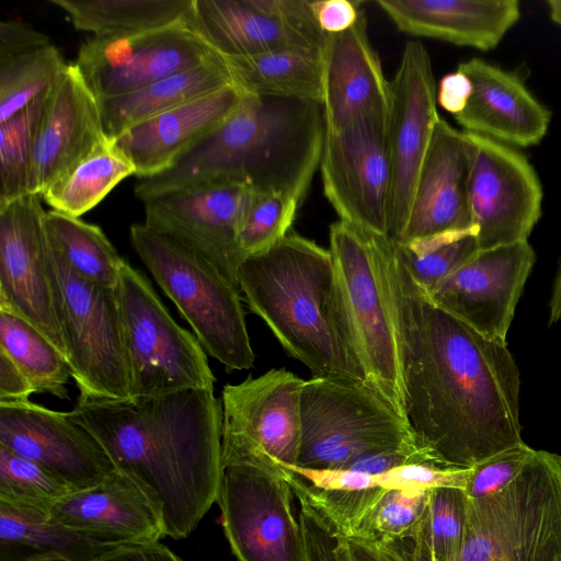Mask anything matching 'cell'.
Wrapping results in <instances>:
<instances>
[{"mask_svg": "<svg viewBox=\"0 0 561 561\" xmlns=\"http://www.w3.org/2000/svg\"><path fill=\"white\" fill-rule=\"evenodd\" d=\"M393 321L405 420L442 467L470 469L523 442L519 370L507 343L438 307L410 275L397 242L369 233Z\"/></svg>", "mask_w": 561, "mask_h": 561, "instance_id": "cell-1", "label": "cell"}, {"mask_svg": "<svg viewBox=\"0 0 561 561\" xmlns=\"http://www.w3.org/2000/svg\"><path fill=\"white\" fill-rule=\"evenodd\" d=\"M70 416L159 504L167 537L186 538L217 502L222 407L214 389L78 402Z\"/></svg>", "mask_w": 561, "mask_h": 561, "instance_id": "cell-2", "label": "cell"}, {"mask_svg": "<svg viewBox=\"0 0 561 561\" xmlns=\"http://www.w3.org/2000/svg\"><path fill=\"white\" fill-rule=\"evenodd\" d=\"M323 137L321 103L244 93L224 124L169 170L138 179L134 193L146 202L198 183L234 181L301 204L320 165Z\"/></svg>", "mask_w": 561, "mask_h": 561, "instance_id": "cell-3", "label": "cell"}, {"mask_svg": "<svg viewBox=\"0 0 561 561\" xmlns=\"http://www.w3.org/2000/svg\"><path fill=\"white\" fill-rule=\"evenodd\" d=\"M250 310L313 376L366 381L332 253L289 231L237 275Z\"/></svg>", "mask_w": 561, "mask_h": 561, "instance_id": "cell-4", "label": "cell"}, {"mask_svg": "<svg viewBox=\"0 0 561 561\" xmlns=\"http://www.w3.org/2000/svg\"><path fill=\"white\" fill-rule=\"evenodd\" d=\"M130 242L205 352L228 373L251 368L254 352L240 289L205 257L144 222L130 227Z\"/></svg>", "mask_w": 561, "mask_h": 561, "instance_id": "cell-5", "label": "cell"}, {"mask_svg": "<svg viewBox=\"0 0 561 561\" xmlns=\"http://www.w3.org/2000/svg\"><path fill=\"white\" fill-rule=\"evenodd\" d=\"M459 561H561V456L536 450L504 490L468 499Z\"/></svg>", "mask_w": 561, "mask_h": 561, "instance_id": "cell-6", "label": "cell"}, {"mask_svg": "<svg viewBox=\"0 0 561 561\" xmlns=\"http://www.w3.org/2000/svg\"><path fill=\"white\" fill-rule=\"evenodd\" d=\"M417 444L408 422L368 382L322 376L304 381L298 467L345 469L362 456Z\"/></svg>", "mask_w": 561, "mask_h": 561, "instance_id": "cell-7", "label": "cell"}, {"mask_svg": "<svg viewBox=\"0 0 561 561\" xmlns=\"http://www.w3.org/2000/svg\"><path fill=\"white\" fill-rule=\"evenodd\" d=\"M49 245L57 316L66 358L80 391L78 402L130 398L116 288L82 278Z\"/></svg>", "mask_w": 561, "mask_h": 561, "instance_id": "cell-8", "label": "cell"}, {"mask_svg": "<svg viewBox=\"0 0 561 561\" xmlns=\"http://www.w3.org/2000/svg\"><path fill=\"white\" fill-rule=\"evenodd\" d=\"M116 291L130 398L192 388L214 389L216 379L202 344L175 322L145 275L125 262Z\"/></svg>", "mask_w": 561, "mask_h": 561, "instance_id": "cell-9", "label": "cell"}, {"mask_svg": "<svg viewBox=\"0 0 561 561\" xmlns=\"http://www.w3.org/2000/svg\"><path fill=\"white\" fill-rule=\"evenodd\" d=\"M304 379L285 368H272L221 393L222 467L245 465L287 476L301 448Z\"/></svg>", "mask_w": 561, "mask_h": 561, "instance_id": "cell-10", "label": "cell"}, {"mask_svg": "<svg viewBox=\"0 0 561 561\" xmlns=\"http://www.w3.org/2000/svg\"><path fill=\"white\" fill-rule=\"evenodd\" d=\"M329 240L367 382L405 420L397 334L379 283L369 233L337 220L330 226Z\"/></svg>", "mask_w": 561, "mask_h": 561, "instance_id": "cell-11", "label": "cell"}, {"mask_svg": "<svg viewBox=\"0 0 561 561\" xmlns=\"http://www.w3.org/2000/svg\"><path fill=\"white\" fill-rule=\"evenodd\" d=\"M320 170L323 192L340 217L368 233H389L392 184L390 112L360 116L324 129Z\"/></svg>", "mask_w": 561, "mask_h": 561, "instance_id": "cell-12", "label": "cell"}, {"mask_svg": "<svg viewBox=\"0 0 561 561\" xmlns=\"http://www.w3.org/2000/svg\"><path fill=\"white\" fill-rule=\"evenodd\" d=\"M191 18L146 32L91 36L81 44L75 64L102 99L134 92L221 58Z\"/></svg>", "mask_w": 561, "mask_h": 561, "instance_id": "cell-13", "label": "cell"}, {"mask_svg": "<svg viewBox=\"0 0 561 561\" xmlns=\"http://www.w3.org/2000/svg\"><path fill=\"white\" fill-rule=\"evenodd\" d=\"M465 133L469 154L468 204L480 250L528 241L542 213V186L514 147Z\"/></svg>", "mask_w": 561, "mask_h": 561, "instance_id": "cell-14", "label": "cell"}, {"mask_svg": "<svg viewBox=\"0 0 561 561\" xmlns=\"http://www.w3.org/2000/svg\"><path fill=\"white\" fill-rule=\"evenodd\" d=\"M288 474L245 465L222 467L216 503L238 561H305Z\"/></svg>", "mask_w": 561, "mask_h": 561, "instance_id": "cell-15", "label": "cell"}, {"mask_svg": "<svg viewBox=\"0 0 561 561\" xmlns=\"http://www.w3.org/2000/svg\"><path fill=\"white\" fill-rule=\"evenodd\" d=\"M41 199L0 202V309L28 321L66 356Z\"/></svg>", "mask_w": 561, "mask_h": 561, "instance_id": "cell-16", "label": "cell"}, {"mask_svg": "<svg viewBox=\"0 0 561 561\" xmlns=\"http://www.w3.org/2000/svg\"><path fill=\"white\" fill-rule=\"evenodd\" d=\"M253 193L234 181L185 186L144 202V224L205 257L239 288L238 233Z\"/></svg>", "mask_w": 561, "mask_h": 561, "instance_id": "cell-17", "label": "cell"}, {"mask_svg": "<svg viewBox=\"0 0 561 561\" xmlns=\"http://www.w3.org/2000/svg\"><path fill=\"white\" fill-rule=\"evenodd\" d=\"M390 85L392 184L388 237L398 241L410 215L435 125L440 118L432 61L422 43L410 41L405 44Z\"/></svg>", "mask_w": 561, "mask_h": 561, "instance_id": "cell-18", "label": "cell"}, {"mask_svg": "<svg viewBox=\"0 0 561 561\" xmlns=\"http://www.w3.org/2000/svg\"><path fill=\"white\" fill-rule=\"evenodd\" d=\"M191 20L221 57L324 46L325 33L307 0H194Z\"/></svg>", "mask_w": 561, "mask_h": 561, "instance_id": "cell-19", "label": "cell"}, {"mask_svg": "<svg viewBox=\"0 0 561 561\" xmlns=\"http://www.w3.org/2000/svg\"><path fill=\"white\" fill-rule=\"evenodd\" d=\"M536 262L528 241L479 250L428 294L442 309L483 336L505 342Z\"/></svg>", "mask_w": 561, "mask_h": 561, "instance_id": "cell-20", "label": "cell"}, {"mask_svg": "<svg viewBox=\"0 0 561 561\" xmlns=\"http://www.w3.org/2000/svg\"><path fill=\"white\" fill-rule=\"evenodd\" d=\"M0 445L41 465L75 490L93 485L116 470L99 442L70 412L31 401L0 403Z\"/></svg>", "mask_w": 561, "mask_h": 561, "instance_id": "cell-21", "label": "cell"}, {"mask_svg": "<svg viewBox=\"0 0 561 561\" xmlns=\"http://www.w3.org/2000/svg\"><path fill=\"white\" fill-rule=\"evenodd\" d=\"M106 137L96 95L67 64L51 87L37 128L27 194L42 195Z\"/></svg>", "mask_w": 561, "mask_h": 561, "instance_id": "cell-22", "label": "cell"}, {"mask_svg": "<svg viewBox=\"0 0 561 561\" xmlns=\"http://www.w3.org/2000/svg\"><path fill=\"white\" fill-rule=\"evenodd\" d=\"M472 93L455 121L462 131L481 135L511 147L536 146L546 137L551 112L540 103L515 71L473 57L458 65Z\"/></svg>", "mask_w": 561, "mask_h": 561, "instance_id": "cell-23", "label": "cell"}, {"mask_svg": "<svg viewBox=\"0 0 561 561\" xmlns=\"http://www.w3.org/2000/svg\"><path fill=\"white\" fill-rule=\"evenodd\" d=\"M47 513L58 523L117 545L167 537L159 504L137 480L119 470L93 485L72 490Z\"/></svg>", "mask_w": 561, "mask_h": 561, "instance_id": "cell-24", "label": "cell"}, {"mask_svg": "<svg viewBox=\"0 0 561 561\" xmlns=\"http://www.w3.org/2000/svg\"><path fill=\"white\" fill-rule=\"evenodd\" d=\"M322 89L327 130H340L364 115L390 112V81L369 41L364 9L347 31L325 34Z\"/></svg>", "mask_w": 561, "mask_h": 561, "instance_id": "cell-25", "label": "cell"}, {"mask_svg": "<svg viewBox=\"0 0 561 561\" xmlns=\"http://www.w3.org/2000/svg\"><path fill=\"white\" fill-rule=\"evenodd\" d=\"M469 154L463 131L439 118L422 164L399 243L474 229L468 204Z\"/></svg>", "mask_w": 561, "mask_h": 561, "instance_id": "cell-26", "label": "cell"}, {"mask_svg": "<svg viewBox=\"0 0 561 561\" xmlns=\"http://www.w3.org/2000/svg\"><path fill=\"white\" fill-rule=\"evenodd\" d=\"M244 92L230 84L158 114L113 138L129 158L138 179L173 167L240 105Z\"/></svg>", "mask_w": 561, "mask_h": 561, "instance_id": "cell-27", "label": "cell"}, {"mask_svg": "<svg viewBox=\"0 0 561 561\" xmlns=\"http://www.w3.org/2000/svg\"><path fill=\"white\" fill-rule=\"evenodd\" d=\"M397 28L423 36L491 50L520 18L517 0H377Z\"/></svg>", "mask_w": 561, "mask_h": 561, "instance_id": "cell-28", "label": "cell"}, {"mask_svg": "<svg viewBox=\"0 0 561 561\" xmlns=\"http://www.w3.org/2000/svg\"><path fill=\"white\" fill-rule=\"evenodd\" d=\"M121 546L58 523L45 511L0 502V561H93Z\"/></svg>", "mask_w": 561, "mask_h": 561, "instance_id": "cell-29", "label": "cell"}, {"mask_svg": "<svg viewBox=\"0 0 561 561\" xmlns=\"http://www.w3.org/2000/svg\"><path fill=\"white\" fill-rule=\"evenodd\" d=\"M233 84L225 59L163 78L126 94L99 99L103 128L116 138L158 114Z\"/></svg>", "mask_w": 561, "mask_h": 561, "instance_id": "cell-30", "label": "cell"}, {"mask_svg": "<svg viewBox=\"0 0 561 561\" xmlns=\"http://www.w3.org/2000/svg\"><path fill=\"white\" fill-rule=\"evenodd\" d=\"M222 58L233 84L245 94L298 98L322 104V51L278 49Z\"/></svg>", "mask_w": 561, "mask_h": 561, "instance_id": "cell-31", "label": "cell"}, {"mask_svg": "<svg viewBox=\"0 0 561 561\" xmlns=\"http://www.w3.org/2000/svg\"><path fill=\"white\" fill-rule=\"evenodd\" d=\"M129 158L110 137L75 164L42 195L51 210L80 218L94 208L124 179L135 175Z\"/></svg>", "mask_w": 561, "mask_h": 561, "instance_id": "cell-32", "label": "cell"}, {"mask_svg": "<svg viewBox=\"0 0 561 561\" xmlns=\"http://www.w3.org/2000/svg\"><path fill=\"white\" fill-rule=\"evenodd\" d=\"M78 31L93 36L139 33L188 19L194 0H49Z\"/></svg>", "mask_w": 561, "mask_h": 561, "instance_id": "cell-33", "label": "cell"}, {"mask_svg": "<svg viewBox=\"0 0 561 561\" xmlns=\"http://www.w3.org/2000/svg\"><path fill=\"white\" fill-rule=\"evenodd\" d=\"M0 351L20 368L35 393L68 400L66 385L72 375L66 356L28 321L2 309Z\"/></svg>", "mask_w": 561, "mask_h": 561, "instance_id": "cell-34", "label": "cell"}, {"mask_svg": "<svg viewBox=\"0 0 561 561\" xmlns=\"http://www.w3.org/2000/svg\"><path fill=\"white\" fill-rule=\"evenodd\" d=\"M50 244L82 278L116 288L125 260L99 226L56 210L46 211Z\"/></svg>", "mask_w": 561, "mask_h": 561, "instance_id": "cell-35", "label": "cell"}, {"mask_svg": "<svg viewBox=\"0 0 561 561\" xmlns=\"http://www.w3.org/2000/svg\"><path fill=\"white\" fill-rule=\"evenodd\" d=\"M467 515L468 496L462 489H432L424 516L399 545L412 561H459Z\"/></svg>", "mask_w": 561, "mask_h": 561, "instance_id": "cell-36", "label": "cell"}, {"mask_svg": "<svg viewBox=\"0 0 561 561\" xmlns=\"http://www.w3.org/2000/svg\"><path fill=\"white\" fill-rule=\"evenodd\" d=\"M66 65L53 43L1 59L0 123L49 92Z\"/></svg>", "mask_w": 561, "mask_h": 561, "instance_id": "cell-37", "label": "cell"}, {"mask_svg": "<svg viewBox=\"0 0 561 561\" xmlns=\"http://www.w3.org/2000/svg\"><path fill=\"white\" fill-rule=\"evenodd\" d=\"M397 248L410 275L427 293L480 250L476 229L397 242Z\"/></svg>", "mask_w": 561, "mask_h": 561, "instance_id": "cell-38", "label": "cell"}, {"mask_svg": "<svg viewBox=\"0 0 561 561\" xmlns=\"http://www.w3.org/2000/svg\"><path fill=\"white\" fill-rule=\"evenodd\" d=\"M48 93L0 123V202L27 194L33 146Z\"/></svg>", "mask_w": 561, "mask_h": 561, "instance_id": "cell-39", "label": "cell"}, {"mask_svg": "<svg viewBox=\"0 0 561 561\" xmlns=\"http://www.w3.org/2000/svg\"><path fill=\"white\" fill-rule=\"evenodd\" d=\"M72 490L41 465L0 445V502L48 512Z\"/></svg>", "mask_w": 561, "mask_h": 561, "instance_id": "cell-40", "label": "cell"}, {"mask_svg": "<svg viewBox=\"0 0 561 561\" xmlns=\"http://www.w3.org/2000/svg\"><path fill=\"white\" fill-rule=\"evenodd\" d=\"M287 470V469H286ZM288 482L298 501L310 505L343 537L356 536L386 488L363 490L314 486L287 470Z\"/></svg>", "mask_w": 561, "mask_h": 561, "instance_id": "cell-41", "label": "cell"}, {"mask_svg": "<svg viewBox=\"0 0 561 561\" xmlns=\"http://www.w3.org/2000/svg\"><path fill=\"white\" fill-rule=\"evenodd\" d=\"M299 206L300 203L289 195L254 191L238 233L242 259L280 241L289 232Z\"/></svg>", "mask_w": 561, "mask_h": 561, "instance_id": "cell-42", "label": "cell"}, {"mask_svg": "<svg viewBox=\"0 0 561 561\" xmlns=\"http://www.w3.org/2000/svg\"><path fill=\"white\" fill-rule=\"evenodd\" d=\"M431 490L385 489L356 536L387 543L405 542L425 514Z\"/></svg>", "mask_w": 561, "mask_h": 561, "instance_id": "cell-43", "label": "cell"}, {"mask_svg": "<svg viewBox=\"0 0 561 561\" xmlns=\"http://www.w3.org/2000/svg\"><path fill=\"white\" fill-rule=\"evenodd\" d=\"M535 451L522 443L472 467L463 490L468 499L485 497L507 488L520 474Z\"/></svg>", "mask_w": 561, "mask_h": 561, "instance_id": "cell-44", "label": "cell"}, {"mask_svg": "<svg viewBox=\"0 0 561 561\" xmlns=\"http://www.w3.org/2000/svg\"><path fill=\"white\" fill-rule=\"evenodd\" d=\"M470 469L442 467L433 462L410 463L379 474L377 478L379 486L386 489L459 488L465 490Z\"/></svg>", "mask_w": 561, "mask_h": 561, "instance_id": "cell-45", "label": "cell"}, {"mask_svg": "<svg viewBox=\"0 0 561 561\" xmlns=\"http://www.w3.org/2000/svg\"><path fill=\"white\" fill-rule=\"evenodd\" d=\"M299 504L305 561H350L342 537L310 505Z\"/></svg>", "mask_w": 561, "mask_h": 561, "instance_id": "cell-46", "label": "cell"}, {"mask_svg": "<svg viewBox=\"0 0 561 561\" xmlns=\"http://www.w3.org/2000/svg\"><path fill=\"white\" fill-rule=\"evenodd\" d=\"M360 1H311L313 16L325 34H337L351 28L363 10Z\"/></svg>", "mask_w": 561, "mask_h": 561, "instance_id": "cell-47", "label": "cell"}, {"mask_svg": "<svg viewBox=\"0 0 561 561\" xmlns=\"http://www.w3.org/2000/svg\"><path fill=\"white\" fill-rule=\"evenodd\" d=\"M49 43L45 34L25 22L4 20L0 23V60Z\"/></svg>", "mask_w": 561, "mask_h": 561, "instance_id": "cell-48", "label": "cell"}, {"mask_svg": "<svg viewBox=\"0 0 561 561\" xmlns=\"http://www.w3.org/2000/svg\"><path fill=\"white\" fill-rule=\"evenodd\" d=\"M342 537L350 561H412L399 543L363 537Z\"/></svg>", "mask_w": 561, "mask_h": 561, "instance_id": "cell-49", "label": "cell"}, {"mask_svg": "<svg viewBox=\"0 0 561 561\" xmlns=\"http://www.w3.org/2000/svg\"><path fill=\"white\" fill-rule=\"evenodd\" d=\"M472 93L468 77L459 70L444 76L437 88V103L454 116L465 110Z\"/></svg>", "mask_w": 561, "mask_h": 561, "instance_id": "cell-50", "label": "cell"}, {"mask_svg": "<svg viewBox=\"0 0 561 561\" xmlns=\"http://www.w3.org/2000/svg\"><path fill=\"white\" fill-rule=\"evenodd\" d=\"M34 393L26 377L14 362L0 351V403H21L30 401Z\"/></svg>", "mask_w": 561, "mask_h": 561, "instance_id": "cell-51", "label": "cell"}, {"mask_svg": "<svg viewBox=\"0 0 561 561\" xmlns=\"http://www.w3.org/2000/svg\"><path fill=\"white\" fill-rule=\"evenodd\" d=\"M93 561H182L160 541L123 545Z\"/></svg>", "mask_w": 561, "mask_h": 561, "instance_id": "cell-52", "label": "cell"}, {"mask_svg": "<svg viewBox=\"0 0 561 561\" xmlns=\"http://www.w3.org/2000/svg\"><path fill=\"white\" fill-rule=\"evenodd\" d=\"M561 321V263L558 268L549 302V324Z\"/></svg>", "mask_w": 561, "mask_h": 561, "instance_id": "cell-53", "label": "cell"}, {"mask_svg": "<svg viewBox=\"0 0 561 561\" xmlns=\"http://www.w3.org/2000/svg\"><path fill=\"white\" fill-rule=\"evenodd\" d=\"M549 18L561 27V0H549L546 2Z\"/></svg>", "mask_w": 561, "mask_h": 561, "instance_id": "cell-54", "label": "cell"}]
</instances>
